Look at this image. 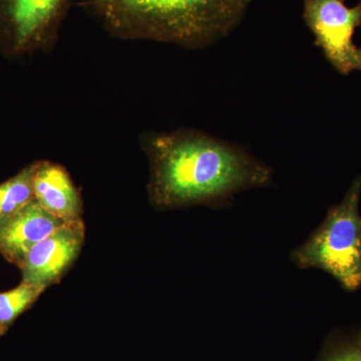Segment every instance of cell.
Segmentation results:
<instances>
[{"label": "cell", "instance_id": "8", "mask_svg": "<svg viewBox=\"0 0 361 361\" xmlns=\"http://www.w3.org/2000/svg\"><path fill=\"white\" fill-rule=\"evenodd\" d=\"M35 199L45 211L66 223L82 219V202L65 168L51 161H37L33 176Z\"/></svg>", "mask_w": 361, "mask_h": 361}, {"label": "cell", "instance_id": "10", "mask_svg": "<svg viewBox=\"0 0 361 361\" xmlns=\"http://www.w3.org/2000/svg\"><path fill=\"white\" fill-rule=\"evenodd\" d=\"M315 361H361V325L330 332Z\"/></svg>", "mask_w": 361, "mask_h": 361}, {"label": "cell", "instance_id": "9", "mask_svg": "<svg viewBox=\"0 0 361 361\" xmlns=\"http://www.w3.org/2000/svg\"><path fill=\"white\" fill-rule=\"evenodd\" d=\"M37 161L0 184V218L11 215L35 200L33 176Z\"/></svg>", "mask_w": 361, "mask_h": 361}, {"label": "cell", "instance_id": "1", "mask_svg": "<svg viewBox=\"0 0 361 361\" xmlns=\"http://www.w3.org/2000/svg\"><path fill=\"white\" fill-rule=\"evenodd\" d=\"M149 195L157 208L223 207L235 195L270 186L273 170L245 149L197 130L142 135Z\"/></svg>", "mask_w": 361, "mask_h": 361}, {"label": "cell", "instance_id": "3", "mask_svg": "<svg viewBox=\"0 0 361 361\" xmlns=\"http://www.w3.org/2000/svg\"><path fill=\"white\" fill-rule=\"evenodd\" d=\"M361 175L339 203L330 207L322 224L291 251L300 269H318L334 278L343 290L361 288Z\"/></svg>", "mask_w": 361, "mask_h": 361}, {"label": "cell", "instance_id": "5", "mask_svg": "<svg viewBox=\"0 0 361 361\" xmlns=\"http://www.w3.org/2000/svg\"><path fill=\"white\" fill-rule=\"evenodd\" d=\"M303 20L316 47L337 73L361 71V47L353 42L361 26V1L349 7L344 0H303Z\"/></svg>", "mask_w": 361, "mask_h": 361}, {"label": "cell", "instance_id": "7", "mask_svg": "<svg viewBox=\"0 0 361 361\" xmlns=\"http://www.w3.org/2000/svg\"><path fill=\"white\" fill-rule=\"evenodd\" d=\"M65 223L35 199L20 210L0 218V254L20 268L33 247Z\"/></svg>", "mask_w": 361, "mask_h": 361}, {"label": "cell", "instance_id": "6", "mask_svg": "<svg viewBox=\"0 0 361 361\" xmlns=\"http://www.w3.org/2000/svg\"><path fill=\"white\" fill-rule=\"evenodd\" d=\"M85 232L82 220L56 228L26 256L20 267L23 281L44 289L58 282L82 250Z\"/></svg>", "mask_w": 361, "mask_h": 361}, {"label": "cell", "instance_id": "11", "mask_svg": "<svg viewBox=\"0 0 361 361\" xmlns=\"http://www.w3.org/2000/svg\"><path fill=\"white\" fill-rule=\"evenodd\" d=\"M44 290L42 287L23 281L16 288L0 293V336L6 334L16 318L27 310Z\"/></svg>", "mask_w": 361, "mask_h": 361}, {"label": "cell", "instance_id": "2", "mask_svg": "<svg viewBox=\"0 0 361 361\" xmlns=\"http://www.w3.org/2000/svg\"><path fill=\"white\" fill-rule=\"evenodd\" d=\"M252 0H82L114 37L204 49L224 39Z\"/></svg>", "mask_w": 361, "mask_h": 361}, {"label": "cell", "instance_id": "4", "mask_svg": "<svg viewBox=\"0 0 361 361\" xmlns=\"http://www.w3.org/2000/svg\"><path fill=\"white\" fill-rule=\"evenodd\" d=\"M71 0H0V47L11 56L49 51Z\"/></svg>", "mask_w": 361, "mask_h": 361}]
</instances>
